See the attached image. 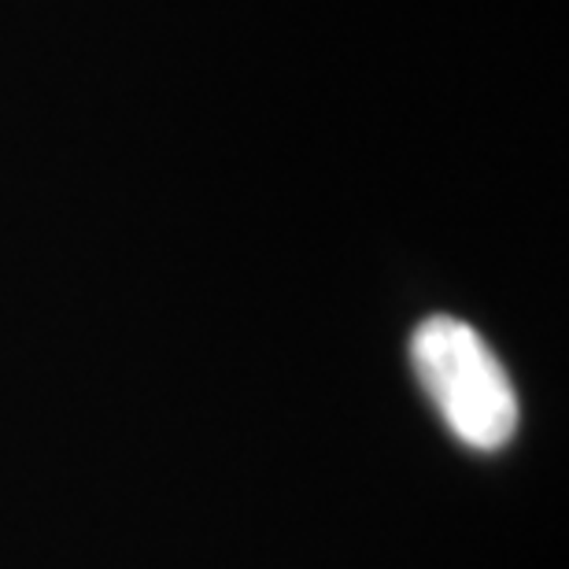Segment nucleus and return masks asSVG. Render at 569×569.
Segmentation results:
<instances>
[{
    "label": "nucleus",
    "instance_id": "f257e3e1",
    "mask_svg": "<svg viewBox=\"0 0 569 569\" xmlns=\"http://www.w3.org/2000/svg\"><path fill=\"white\" fill-rule=\"evenodd\" d=\"M411 362L448 429L477 451H496L518 429V396L485 337L459 318H426L411 337Z\"/></svg>",
    "mask_w": 569,
    "mask_h": 569
}]
</instances>
